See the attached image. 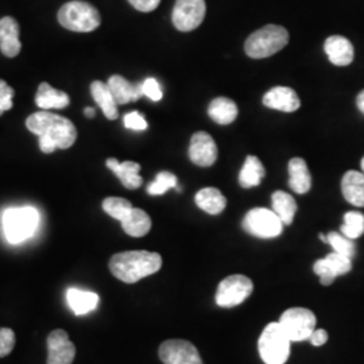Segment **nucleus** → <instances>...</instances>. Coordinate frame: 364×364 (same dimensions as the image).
Masks as SVG:
<instances>
[{"instance_id": "1", "label": "nucleus", "mask_w": 364, "mask_h": 364, "mask_svg": "<svg viewBox=\"0 0 364 364\" xmlns=\"http://www.w3.org/2000/svg\"><path fill=\"white\" fill-rule=\"evenodd\" d=\"M26 127L38 136L39 149L45 154H52L55 149H69L77 139V130L69 119L48 111L27 117Z\"/></svg>"}, {"instance_id": "2", "label": "nucleus", "mask_w": 364, "mask_h": 364, "mask_svg": "<svg viewBox=\"0 0 364 364\" xmlns=\"http://www.w3.org/2000/svg\"><path fill=\"white\" fill-rule=\"evenodd\" d=\"M162 258L150 251H126L115 254L109 259V270L112 275L124 284H135L159 272Z\"/></svg>"}, {"instance_id": "3", "label": "nucleus", "mask_w": 364, "mask_h": 364, "mask_svg": "<svg viewBox=\"0 0 364 364\" xmlns=\"http://www.w3.org/2000/svg\"><path fill=\"white\" fill-rule=\"evenodd\" d=\"M289 43L287 28L277 25H267L254 31L245 43V50L250 58L262 60L281 52Z\"/></svg>"}, {"instance_id": "4", "label": "nucleus", "mask_w": 364, "mask_h": 364, "mask_svg": "<svg viewBox=\"0 0 364 364\" xmlns=\"http://www.w3.org/2000/svg\"><path fill=\"white\" fill-rule=\"evenodd\" d=\"M57 18L61 26L76 33H91L102 23L99 11L90 3L80 0L65 3Z\"/></svg>"}, {"instance_id": "5", "label": "nucleus", "mask_w": 364, "mask_h": 364, "mask_svg": "<svg viewBox=\"0 0 364 364\" xmlns=\"http://www.w3.org/2000/svg\"><path fill=\"white\" fill-rule=\"evenodd\" d=\"M290 344L287 332L279 323H270L260 335L258 350L264 364H285L290 356Z\"/></svg>"}, {"instance_id": "6", "label": "nucleus", "mask_w": 364, "mask_h": 364, "mask_svg": "<svg viewBox=\"0 0 364 364\" xmlns=\"http://www.w3.org/2000/svg\"><path fill=\"white\" fill-rule=\"evenodd\" d=\"M38 212L33 207L7 209L3 215V230L13 245L25 242L34 234L38 225Z\"/></svg>"}, {"instance_id": "7", "label": "nucleus", "mask_w": 364, "mask_h": 364, "mask_svg": "<svg viewBox=\"0 0 364 364\" xmlns=\"http://www.w3.org/2000/svg\"><path fill=\"white\" fill-rule=\"evenodd\" d=\"M243 228L247 234L259 239H273L284 232V223L273 209L254 208L243 219Z\"/></svg>"}, {"instance_id": "8", "label": "nucleus", "mask_w": 364, "mask_h": 364, "mask_svg": "<svg viewBox=\"0 0 364 364\" xmlns=\"http://www.w3.org/2000/svg\"><path fill=\"white\" fill-rule=\"evenodd\" d=\"M316 323L314 313L306 308H290L279 318V324L291 343L309 340L316 329Z\"/></svg>"}, {"instance_id": "9", "label": "nucleus", "mask_w": 364, "mask_h": 364, "mask_svg": "<svg viewBox=\"0 0 364 364\" xmlns=\"http://www.w3.org/2000/svg\"><path fill=\"white\" fill-rule=\"evenodd\" d=\"M254 290L252 281L246 275H230L220 282L216 291V304L220 308H234L243 304Z\"/></svg>"}, {"instance_id": "10", "label": "nucleus", "mask_w": 364, "mask_h": 364, "mask_svg": "<svg viewBox=\"0 0 364 364\" xmlns=\"http://www.w3.org/2000/svg\"><path fill=\"white\" fill-rule=\"evenodd\" d=\"M205 14V0H176L171 21L177 30L188 33L203 23Z\"/></svg>"}, {"instance_id": "11", "label": "nucleus", "mask_w": 364, "mask_h": 364, "mask_svg": "<svg viewBox=\"0 0 364 364\" xmlns=\"http://www.w3.org/2000/svg\"><path fill=\"white\" fill-rule=\"evenodd\" d=\"M164 364H203L198 350L186 340H166L159 347Z\"/></svg>"}, {"instance_id": "12", "label": "nucleus", "mask_w": 364, "mask_h": 364, "mask_svg": "<svg viewBox=\"0 0 364 364\" xmlns=\"http://www.w3.org/2000/svg\"><path fill=\"white\" fill-rule=\"evenodd\" d=\"M351 269V258L344 257L335 251L326 255V258L317 260L313 266V272L320 277V282L324 287L332 285L336 277L350 273Z\"/></svg>"}, {"instance_id": "13", "label": "nucleus", "mask_w": 364, "mask_h": 364, "mask_svg": "<svg viewBox=\"0 0 364 364\" xmlns=\"http://www.w3.org/2000/svg\"><path fill=\"white\" fill-rule=\"evenodd\" d=\"M76 358V347L68 332L55 329L48 336V364H72Z\"/></svg>"}, {"instance_id": "14", "label": "nucleus", "mask_w": 364, "mask_h": 364, "mask_svg": "<svg viewBox=\"0 0 364 364\" xmlns=\"http://www.w3.org/2000/svg\"><path fill=\"white\" fill-rule=\"evenodd\" d=\"M218 146L208 132H196L191 139L189 158L191 161L201 168L212 166L218 159Z\"/></svg>"}, {"instance_id": "15", "label": "nucleus", "mask_w": 364, "mask_h": 364, "mask_svg": "<svg viewBox=\"0 0 364 364\" xmlns=\"http://www.w3.org/2000/svg\"><path fill=\"white\" fill-rule=\"evenodd\" d=\"M263 105L282 112H294L301 105L294 90L287 87H275L263 96Z\"/></svg>"}, {"instance_id": "16", "label": "nucleus", "mask_w": 364, "mask_h": 364, "mask_svg": "<svg viewBox=\"0 0 364 364\" xmlns=\"http://www.w3.org/2000/svg\"><path fill=\"white\" fill-rule=\"evenodd\" d=\"M22 49L19 41V25L11 16H4L0 19V50L9 57H16Z\"/></svg>"}, {"instance_id": "17", "label": "nucleus", "mask_w": 364, "mask_h": 364, "mask_svg": "<svg viewBox=\"0 0 364 364\" xmlns=\"http://www.w3.org/2000/svg\"><path fill=\"white\" fill-rule=\"evenodd\" d=\"M107 85L117 105H129L131 102H136L144 96L142 82L131 84L130 81L119 75L111 76Z\"/></svg>"}, {"instance_id": "18", "label": "nucleus", "mask_w": 364, "mask_h": 364, "mask_svg": "<svg viewBox=\"0 0 364 364\" xmlns=\"http://www.w3.org/2000/svg\"><path fill=\"white\" fill-rule=\"evenodd\" d=\"M107 168L112 170L117 174V178L123 183L124 188L127 189H138L142 185V177L139 176V170H141V165L136 162H131V161H126V162H119L117 158H109L105 162Z\"/></svg>"}, {"instance_id": "19", "label": "nucleus", "mask_w": 364, "mask_h": 364, "mask_svg": "<svg viewBox=\"0 0 364 364\" xmlns=\"http://www.w3.org/2000/svg\"><path fill=\"white\" fill-rule=\"evenodd\" d=\"M324 49L333 65L348 66L353 61V46L346 37L332 36L326 38Z\"/></svg>"}, {"instance_id": "20", "label": "nucleus", "mask_w": 364, "mask_h": 364, "mask_svg": "<svg viewBox=\"0 0 364 364\" xmlns=\"http://www.w3.org/2000/svg\"><path fill=\"white\" fill-rule=\"evenodd\" d=\"M341 192L344 198L355 207H364V173L350 170L341 180Z\"/></svg>"}, {"instance_id": "21", "label": "nucleus", "mask_w": 364, "mask_h": 364, "mask_svg": "<svg viewBox=\"0 0 364 364\" xmlns=\"http://www.w3.org/2000/svg\"><path fill=\"white\" fill-rule=\"evenodd\" d=\"M289 186L299 195H305L311 191L312 176L306 162L302 158H293L289 162Z\"/></svg>"}, {"instance_id": "22", "label": "nucleus", "mask_w": 364, "mask_h": 364, "mask_svg": "<svg viewBox=\"0 0 364 364\" xmlns=\"http://www.w3.org/2000/svg\"><path fill=\"white\" fill-rule=\"evenodd\" d=\"M70 103L69 96L65 92L58 91L49 85L48 82L39 84L38 91L36 95V105L41 109H63Z\"/></svg>"}, {"instance_id": "23", "label": "nucleus", "mask_w": 364, "mask_h": 364, "mask_svg": "<svg viewBox=\"0 0 364 364\" xmlns=\"http://www.w3.org/2000/svg\"><path fill=\"white\" fill-rule=\"evenodd\" d=\"M66 299L70 306V309L76 316H82L92 312L99 305V296L93 291L88 290H80L76 287H70L66 293Z\"/></svg>"}, {"instance_id": "24", "label": "nucleus", "mask_w": 364, "mask_h": 364, "mask_svg": "<svg viewBox=\"0 0 364 364\" xmlns=\"http://www.w3.org/2000/svg\"><path fill=\"white\" fill-rule=\"evenodd\" d=\"M91 93L93 100L99 105L105 114V117L109 120H115L119 117L117 112V103L109 91L108 85L103 81H93L91 84Z\"/></svg>"}, {"instance_id": "25", "label": "nucleus", "mask_w": 364, "mask_h": 364, "mask_svg": "<svg viewBox=\"0 0 364 364\" xmlns=\"http://www.w3.org/2000/svg\"><path fill=\"white\" fill-rule=\"evenodd\" d=\"M120 223L123 231L132 237H142L151 230V219L144 209H131L130 213Z\"/></svg>"}, {"instance_id": "26", "label": "nucleus", "mask_w": 364, "mask_h": 364, "mask_svg": "<svg viewBox=\"0 0 364 364\" xmlns=\"http://www.w3.org/2000/svg\"><path fill=\"white\" fill-rule=\"evenodd\" d=\"M196 204L209 215H219L227 207V198L216 188H204L195 197Z\"/></svg>"}, {"instance_id": "27", "label": "nucleus", "mask_w": 364, "mask_h": 364, "mask_svg": "<svg viewBox=\"0 0 364 364\" xmlns=\"http://www.w3.org/2000/svg\"><path fill=\"white\" fill-rule=\"evenodd\" d=\"M208 115L218 124H231L237 117V107L235 105L234 100L228 97H218L210 102Z\"/></svg>"}, {"instance_id": "28", "label": "nucleus", "mask_w": 364, "mask_h": 364, "mask_svg": "<svg viewBox=\"0 0 364 364\" xmlns=\"http://www.w3.org/2000/svg\"><path fill=\"white\" fill-rule=\"evenodd\" d=\"M272 205L274 213L281 219L284 225H290L293 223L297 212V203L293 196L282 191H277L272 196Z\"/></svg>"}, {"instance_id": "29", "label": "nucleus", "mask_w": 364, "mask_h": 364, "mask_svg": "<svg viewBox=\"0 0 364 364\" xmlns=\"http://www.w3.org/2000/svg\"><path fill=\"white\" fill-rule=\"evenodd\" d=\"M266 174L263 164L255 156H248L243 168L239 173V183L242 188L250 189L260 185Z\"/></svg>"}, {"instance_id": "30", "label": "nucleus", "mask_w": 364, "mask_h": 364, "mask_svg": "<svg viewBox=\"0 0 364 364\" xmlns=\"http://www.w3.org/2000/svg\"><path fill=\"white\" fill-rule=\"evenodd\" d=\"M340 231L348 239H358L364 234V215L360 212H347L344 215V224Z\"/></svg>"}, {"instance_id": "31", "label": "nucleus", "mask_w": 364, "mask_h": 364, "mask_svg": "<svg viewBox=\"0 0 364 364\" xmlns=\"http://www.w3.org/2000/svg\"><path fill=\"white\" fill-rule=\"evenodd\" d=\"M132 208L134 207L131 205L130 201L122 197H107L103 201V209L105 213L119 221L123 220Z\"/></svg>"}, {"instance_id": "32", "label": "nucleus", "mask_w": 364, "mask_h": 364, "mask_svg": "<svg viewBox=\"0 0 364 364\" xmlns=\"http://www.w3.org/2000/svg\"><path fill=\"white\" fill-rule=\"evenodd\" d=\"M173 188H177V177L170 171H161L156 174V180L147 186V193L150 196L165 195Z\"/></svg>"}, {"instance_id": "33", "label": "nucleus", "mask_w": 364, "mask_h": 364, "mask_svg": "<svg viewBox=\"0 0 364 364\" xmlns=\"http://www.w3.org/2000/svg\"><path fill=\"white\" fill-rule=\"evenodd\" d=\"M326 243H329L332 246L335 252L341 254L344 257H348L351 259L356 252L355 245L351 239H348L344 235L338 234V232H329L326 235Z\"/></svg>"}, {"instance_id": "34", "label": "nucleus", "mask_w": 364, "mask_h": 364, "mask_svg": "<svg viewBox=\"0 0 364 364\" xmlns=\"http://www.w3.org/2000/svg\"><path fill=\"white\" fill-rule=\"evenodd\" d=\"M15 333L10 328H0V358L10 355L15 347Z\"/></svg>"}, {"instance_id": "35", "label": "nucleus", "mask_w": 364, "mask_h": 364, "mask_svg": "<svg viewBox=\"0 0 364 364\" xmlns=\"http://www.w3.org/2000/svg\"><path fill=\"white\" fill-rule=\"evenodd\" d=\"M14 93L13 88L4 80H0V117L13 108Z\"/></svg>"}, {"instance_id": "36", "label": "nucleus", "mask_w": 364, "mask_h": 364, "mask_svg": "<svg viewBox=\"0 0 364 364\" xmlns=\"http://www.w3.org/2000/svg\"><path fill=\"white\" fill-rule=\"evenodd\" d=\"M142 90H144V96H147L153 102H159L164 96L161 85H159V82L156 81V78H146L142 82Z\"/></svg>"}, {"instance_id": "37", "label": "nucleus", "mask_w": 364, "mask_h": 364, "mask_svg": "<svg viewBox=\"0 0 364 364\" xmlns=\"http://www.w3.org/2000/svg\"><path fill=\"white\" fill-rule=\"evenodd\" d=\"M124 126L134 131H144L147 129V122L141 112H130L124 117Z\"/></svg>"}, {"instance_id": "38", "label": "nucleus", "mask_w": 364, "mask_h": 364, "mask_svg": "<svg viewBox=\"0 0 364 364\" xmlns=\"http://www.w3.org/2000/svg\"><path fill=\"white\" fill-rule=\"evenodd\" d=\"M131 6L141 13H151L159 6L161 0H129Z\"/></svg>"}, {"instance_id": "39", "label": "nucleus", "mask_w": 364, "mask_h": 364, "mask_svg": "<svg viewBox=\"0 0 364 364\" xmlns=\"http://www.w3.org/2000/svg\"><path fill=\"white\" fill-rule=\"evenodd\" d=\"M309 341L312 343L314 347H321V346H324L326 341H328V333H326V331H324V329H314L312 335H311V338H309Z\"/></svg>"}, {"instance_id": "40", "label": "nucleus", "mask_w": 364, "mask_h": 364, "mask_svg": "<svg viewBox=\"0 0 364 364\" xmlns=\"http://www.w3.org/2000/svg\"><path fill=\"white\" fill-rule=\"evenodd\" d=\"M356 105H358V108H359V111L364 114V91L360 92L359 95H358V97H356Z\"/></svg>"}, {"instance_id": "41", "label": "nucleus", "mask_w": 364, "mask_h": 364, "mask_svg": "<svg viewBox=\"0 0 364 364\" xmlns=\"http://www.w3.org/2000/svg\"><path fill=\"white\" fill-rule=\"evenodd\" d=\"M84 114H85V117H95V109H93V108H91V107H88V108H85Z\"/></svg>"}, {"instance_id": "42", "label": "nucleus", "mask_w": 364, "mask_h": 364, "mask_svg": "<svg viewBox=\"0 0 364 364\" xmlns=\"http://www.w3.org/2000/svg\"><path fill=\"white\" fill-rule=\"evenodd\" d=\"M320 239L326 243V236H324L323 234H320Z\"/></svg>"}, {"instance_id": "43", "label": "nucleus", "mask_w": 364, "mask_h": 364, "mask_svg": "<svg viewBox=\"0 0 364 364\" xmlns=\"http://www.w3.org/2000/svg\"><path fill=\"white\" fill-rule=\"evenodd\" d=\"M360 166H362V170H363V173H364V156H363V159H362V162H360Z\"/></svg>"}]
</instances>
